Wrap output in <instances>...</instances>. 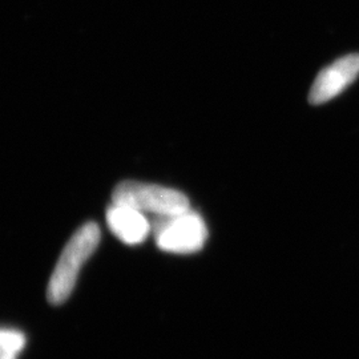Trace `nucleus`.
Instances as JSON below:
<instances>
[{
    "label": "nucleus",
    "instance_id": "f257e3e1",
    "mask_svg": "<svg viewBox=\"0 0 359 359\" xmlns=\"http://www.w3.org/2000/svg\"><path fill=\"white\" fill-rule=\"evenodd\" d=\"M100 243V228L95 222L84 224L65 245L63 253L52 273L47 297L52 305H62L75 289L83 265Z\"/></svg>",
    "mask_w": 359,
    "mask_h": 359
},
{
    "label": "nucleus",
    "instance_id": "f03ea898",
    "mask_svg": "<svg viewBox=\"0 0 359 359\" xmlns=\"http://www.w3.org/2000/svg\"><path fill=\"white\" fill-rule=\"evenodd\" d=\"M152 233L161 250L175 255L196 253L203 249L208 238L204 219L191 209L154 218Z\"/></svg>",
    "mask_w": 359,
    "mask_h": 359
},
{
    "label": "nucleus",
    "instance_id": "7ed1b4c3",
    "mask_svg": "<svg viewBox=\"0 0 359 359\" xmlns=\"http://www.w3.org/2000/svg\"><path fill=\"white\" fill-rule=\"evenodd\" d=\"M112 203L135 208L142 213H152L156 217L191 209L189 200L184 193L137 181L120 182L112 193Z\"/></svg>",
    "mask_w": 359,
    "mask_h": 359
},
{
    "label": "nucleus",
    "instance_id": "20e7f679",
    "mask_svg": "<svg viewBox=\"0 0 359 359\" xmlns=\"http://www.w3.org/2000/svg\"><path fill=\"white\" fill-rule=\"evenodd\" d=\"M358 75L359 53L347 55L345 57L338 59L318 74L311 86L309 102L313 105L330 102L346 90Z\"/></svg>",
    "mask_w": 359,
    "mask_h": 359
},
{
    "label": "nucleus",
    "instance_id": "39448f33",
    "mask_svg": "<svg viewBox=\"0 0 359 359\" xmlns=\"http://www.w3.org/2000/svg\"><path fill=\"white\" fill-rule=\"evenodd\" d=\"M107 224L116 237L127 245L142 244L152 231V224L145 213L115 203L107 209Z\"/></svg>",
    "mask_w": 359,
    "mask_h": 359
},
{
    "label": "nucleus",
    "instance_id": "423d86ee",
    "mask_svg": "<svg viewBox=\"0 0 359 359\" xmlns=\"http://www.w3.org/2000/svg\"><path fill=\"white\" fill-rule=\"evenodd\" d=\"M26 346V337L13 329H0V359H18Z\"/></svg>",
    "mask_w": 359,
    "mask_h": 359
}]
</instances>
